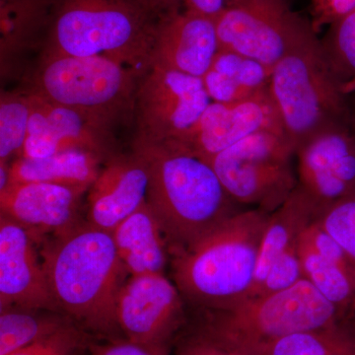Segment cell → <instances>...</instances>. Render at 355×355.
Wrapping results in <instances>:
<instances>
[{
  "mask_svg": "<svg viewBox=\"0 0 355 355\" xmlns=\"http://www.w3.org/2000/svg\"><path fill=\"white\" fill-rule=\"evenodd\" d=\"M352 127H354L355 130V111H352Z\"/></svg>",
  "mask_w": 355,
  "mask_h": 355,
  "instance_id": "obj_38",
  "label": "cell"
},
{
  "mask_svg": "<svg viewBox=\"0 0 355 355\" xmlns=\"http://www.w3.org/2000/svg\"><path fill=\"white\" fill-rule=\"evenodd\" d=\"M31 114L28 91L2 93L0 98V163L22 153Z\"/></svg>",
  "mask_w": 355,
  "mask_h": 355,
  "instance_id": "obj_26",
  "label": "cell"
},
{
  "mask_svg": "<svg viewBox=\"0 0 355 355\" xmlns=\"http://www.w3.org/2000/svg\"><path fill=\"white\" fill-rule=\"evenodd\" d=\"M272 71L253 58L219 50L202 79L211 102L231 103L268 90Z\"/></svg>",
  "mask_w": 355,
  "mask_h": 355,
  "instance_id": "obj_21",
  "label": "cell"
},
{
  "mask_svg": "<svg viewBox=\"0 0 355 355\" xmlns=\"http://www.w3.org/2000/svg\"><path fill=\"white\" fill-rule=\"evenodd\" d=\"M111 234L130 277L164 273L169 261V243L148 202L119 224Z\"/></svg>",
  "mask_w": 355,
  "mask_h": 355,
  "instance_id": "obj_18",
  "label": "cell"
},
{
  "mask_svg": "<svg viewBox=\"0 0 355 355\" xmlns=\"http://www.w3.org/2000/svg\"><path fill=\"white\" fill-rule=\"evenodd\" d=\"M98 340L78 324H69L11 355H91Z\"/></svg>",
  "mask_w": 355,
  "mask_h": 355,
  "instance_id": "obj_27",
  "label": "cell"
},
{
  "mask_svg": "<svg viewBox=\"0 0 355 355\" xmlns=\"http://www.w3.org/2000/svg\"><path fill=\"white\" fill-rule=\"evenodd\" d=\"M91 355H171V350L154 349L127 338H119L104 345L98 343Z\"/></svg>",
  "mask_w": 355,
  "mask_h": 355,
  "instance_id": "obj_34",
  "label": "cell"
},
{
  "mask_svg": "<svg viewBox=\"0 0 355 355\" xmlns=\"http://www.w3.org/2000/svg\"><path fill=\"white\" fill-rule=\"evenodd\" d=\"M347 318H349L350 321H352L355 326V300L354 304H352V308H350L349 315H347Z\"/></svg>",
  "mask_w": 355,
  "mask_h": 355,
  "instance_id": "obj_37",
  "label": "cell"
},
{
  "mask_svg": "<svg viewBox=\"0 0 355 355\" xmlns=\"http://www.w3.org/2000/svg\"><path fill=\"white\" fill-rule=\"evenodd\" d=\"M27 91L31 100V114L27 137L19 157L44 158L60 153L57 137L46 114L44 100L32 91Z\"/></svg>",
  "mask_w": 355,
  "mask_h": 355,
  "instance_id": "obj_28",
  "label": "cell"
},
{
  "mask_svg": "<svg viewBox=\"0 0 355 355\" xmlns=\"http://www.w3.org/2000/svg\"><path fill=\"white\" fill-rule=\"evenodd\" d=\"M210 102L200 77L153 64L137 89V135L150 139H181Z\"/></svg>",
  "mask_w": 355,
  "mask_h": 355,
  "instance_id": "obj_10",
  "label": "cell"
},
{
  "mask_svg": "<svg viewBox=\"0 0 355 355\" xmlns=\"http://www.w3.org/2000/svg\"><path fill=\"white\" fill-rule=\"evenodd\" d=\"M74 322L64 313L8 307L0 312V355H11Z\"/></svg>",
  "mask_w": 355,
  "mask_h": 355,
  "instance_id": "obj_23",
  "label": "cell"
},
{
  "mask_svg": "<svg viewBox=\"0 0 355 355\" xmlns=\"http://www.w3.org/2000/svg\"><path fill=\"white\" fill-rule=\"evenodd\" d=\"M334 36L340 57L355 70V10L336 23Z\"/></svg>",
  "mask_w": 355,
  "mask_h": 355,
  "instance_id": "obj_33",
  "label": "cell"
},
{
  "mask_svg": "<svg viewBox=\"0 0 355 355\" xmlns=\"http://www.w3.org/2000/svg\"><path fill=\"white\" fill-rule=\"evenodd\" d=\"M44 100L60 153L69 149H83L98 154L106 160L116 154L114 150V125L111 123L93 114Z\"/></svg>",
  "mask_w": 355,
  "mask_h": 355,
  "instance_id": "obj_22",
  "label": "cell"
},
{
  "mask_svg": "<svg viewBox=\"0 0 355 355\" xmlns=\"http://www.w3.org/2000/svg\"><path fill=\"white\" fill-rule=\"evenodd\" d=\"M266 355H355V326L347 318L327 328L294 334Z\"/></svg>",
  "mask_w": 355,
  "mask_h": 355,
  "instance_id": "obj_25",
  "label": "cell"
},
{
  "mask_svg": "<svg viewBox=\"0 0 355 355\" xmlns=\"http://www.w3.org/2000/svg\"><path fill=\"white\" fill-rule=\"evenodd\" d=\"M298 246L299 244L284 252L273 261L258 291L248 298L261 297L287 291L304 279Z\"/></svg>",
  "mask_w": 355,
  "mask_h": 355,
  "instance_id": "obj_30",
  "label": "cell"
},
{
  "mask_svg": "<svg viewBox=\"0 0 355 355\" xmlns=\"http://www.w3.org/2000/svg\"><path fill=\"white\" fill-rule=\"evenodd\" d=\"M216 26L219 50L246 55L272 70L315 31L287 0H229Z\"/></svg>",
  "mask_w": 355,
  "mask_h": 355,
  "instance_id": "obj_9",
  "label": "cell"
},
{
  "mask_svg": "<svg viewBox=\"0 0 355 355\" xmlns=\"http://www.w3.org/2000/svg\"><path fill=\"white\" fill-rule=\"evenodd\" d=\"M187 10L216 19L225 8L229 0H184Z\"/></svg>",
  "mask_w": 355,
  "mask_h": 355,
  "instance_id": "obj_35",
  "label": "cell"
},
{
  "mask_svg": "<svg viewBox=\"0 0 355 355\" xmlns=\"http://www.w3.org/2000/svg\"><path fill=\"white\" fill-rule=\"evenodd\" d=\"M153 8L158 10L159 12L166 10L167 12L172 10H176L178 6L184 0H146Z\"/></svg>",
  "mask_w": 355,
  "mask_h": 355,
  "instance_id": "obj_36",
  "label": "cell"
},
{
  "mask_svg": "<svg viewBox=\"0 0 355 355\" xmlns=\"http://www.w3.org/2000/svg\"><path fill=\"white\" fill-rule=\"evenodd\" d=\"M174 355H245L224 343L197 321H190L173 345Z\"/></svg>",
  "mask_w": 355,
  "mask_h": 355,
  "instance_id": "obj_29",
  "label": "cell"
},
{
  "mask_svg": "<svg viewBox=\"0 0 355 355\" xmlns=\"http://www.w3.org/2000/svg\"><path fill=\"white\" fill-rule=\"evenodd\" d=\"M355 10V0H312L311 15L313 29L319 32Z\"/></svg>",
  "mask_w": 355,
  "mask_h": 355,
  "instance_id": "obj_32",
  "label": "cell"
},
{
  "mask_svg": "<svg viewBox=\"0 0 355 355\" xmlns=\"http://www.w3.org/2000/svg\"><path fill=\"white\" fill-rule=\"evenodd\" d=\"M40 236L0 216V308L58 311L51 296L41 254ZM60 312V311H58Z\"/></svg>",
  "mask_w": 355,
  "mask_h": 355,
  "instance_id": "obj_14",
  "label": "cell"
},
{
  "mask_svg": "<svg viewBox=\"0 0 355 355\" xmlns=\"http://www.w3.org/2000/svg\"><path fill=\"white\" fill-rule=\"evenodd\" d=\"M106 159L83 149H69L44 158L14 159L9 184L46 183L88 191Z\"/></svg>",
  "mask_w": 355,
  "mask_h": 355,
  "instance_id": "obj_19",
  "label": "cell"
},
{
  "mask_svg": "<svg viewBox=\"0 0 355 355\" xmlns=\"http://www.w3.org/2000/svg\"><path fill=\"white\" fill-rule=\"evenodd\" d=\"M317 219L319 214L314 205L296 187L286 202L270 214L261 237L254 282L247 298L258 291L273 261L297 246L302 233Z\"/></svg>",
  "mask_w": 355,
  "mask_h": 355,
  "instance_id": "obj_20",
  "label": "cell"
},
{
  "mask_svg": "<svg viewBox=\"0 0 355 355\" xmlns=\"http://www.w3.org/2000/svg\"><path fill=\"white\" fill-rule=\"evenodd\" d=\"M148 173L141 159L114 154L104 163L88 190L86 222L112 233L147 202Z\"/></svg>",
  "mask_w": 355,
  "mask_h": 355,
  "instance_id": "obj_15",
  "label": "cell"
},
{
  "mask_svg": "<svg viewBox=\"0 0 355 355\" xmlns=\"http://www.w3.org/2000/svg\"><path fill=\"white\" fill-rule=\"evenodd\" d=\"M304 279L347 318L355 300L352 272L318 253L301 235L298 246Z\"/></svg>",
  "mask_w": 355,
  "mask_h": 355,
  "instance_id": "obj_24",
  "label": "cell"
},
{
  "mask_svg": "<svg viewBox=\"0 0 355 355\" xmlns=\"http://www.w3.org/2000/svg\"><path fill=\"white\" fill-rule=\"evenodd\" d=\"M86 191L58 184H9L0 191L1 216L39 236L62 234L81 224V200Z\"/></svg>",
  "mask_w": 355,
  "mask_h": 355,
  "instance_id": "obj_16",
  "label": "cell"
},
{
  "mask_svg": "<svg viewBox=\"0 0 355 355\" xmlns=\"http://www.w3.org/2000/svg\"><path fill=\"white\" fill-rule=\"evenodd\" d=\"M318 220L340 243L355 270V197L336 203Z\"/></svg>",
  "mask_w": 355,
  "mask_h": 355,
  "instance_id": "obj_31",
  "label": "cell"
},
{
  "mask_svg": "<svg viewBox=\"0 0 355 355\" xmlns=\"http://www.w3.org/2000/svg\"><path fill=\"white\" fill-rule=\"evenodd\" d=\"M116 321L123 336L133 343L172 350L188 323L184 299L164 273L130 277L116 301Z\"/></svg>",
  "mask_w": 355,
  "mask_h": 355,
  "instance_id": "obj_11",
  "label": "cell"
},
{
  "mask_svg": "<svg viewBox=\"0 0 355 355\" xmlns=\"http://www.w3.org/2000/svg\"><path fill=\"white\" fill-rule=\"evenodd\" d=\"M132 153L148 173L147 202L162 226L170 254L191 246L241 210L212 166L180 140L135 135Z\"/></svg>",
  "mask_w": 355,
  "mask_h": 355,
  "instance_id": "obj_1",
  "label": "cell"
},
{
  "mask_svg": "<svg viewBox=\"0 0 355 355\" xmlns=\"http://www.w3.org/2000/svg\"><path fill=\"white\" fill-rule=\"evenodd\" d=\"M159 13L146 0H65L44 53L102 55L146 73Z\"/></svg>",
  "mask_w": 355,
  "mask_h": 355,
  "instance_id": "obj_4",
  "label": "cell"
},
{
  "mask_svg": "<svg viewBox=\"0 0 355 355\" xmlns=\"http://www.w3.org/2000/svg\"><path fill=\"white\" fill-rule=\"evenodd\" d=\"M218 51L216 19L176 9L159 20L153 64L202 78Z\"/></svg>",
  "mask_w": 355,
  "mask_h": 355,
  "instance_id": "obj_17",
  "label": "cell"
},
{
  "mask_svg": "<svg viewBox=\"0 0 355 355\" xmlns=\"http://www.w3.org/2000/svg\"><path fill=\"white\" fill-rule=\"evenodd\" d=\"M53 237L41 256L58 310L96 338H125L116 301L128 273L111 233L84 221Z\"/></svg>",
  "mask_w": 355,
  "mask_h": 355,
  "instance_id": "obj_2",
  "label": "cell"
},
{
  "mask_svg": "<svg viewBox=\"0 0 355 355\" xmlns=\"http://www.w3.org/2000/svg\"><path fill=\"white\" fill-rule=\"evenodd\" d=\"M268 92L282 130L294 149L323 128L352 121L347 95L311 32L275 64Z\"/></svg>",
  "mask_w": 355,
  "mask_h": 355,
  "instance_id": "obj_6",
  "label": "cell"
},
{
  "mask_svg": "<svg viewBox=\"0 0 355 355\" xmlns=\"http://www.w3.org/2000/svg\"><path fill=\"white\" fill-rule=\"evenodd\" d=\"M347 319L307 279L287 291L247 298L220 310L200 311L196 321L245 355H266L294 334L318 330Z\"/></svg>",
  "mask_w": 355,
  "mask_h": 355,
  "instance_id": "obj_5",
  "label": "cell"
},
{
  "mask_svg": "<svg viewBox=\"0 0 355 355\" xmlns=\"http://www.w3.org/2000/svg\"><path fill=\"white\" fill-rule=\"evenodd\" d=\"M293 156L295 149L284 132L263 130L217 154L209 163L236 202L272 214L297 187Z\"/></svg>",
  "mask_w": 355,
  "mask_h": 355,
  "instance_id": "obj_8",
  "label": "cell"
},
{
  "mask_svg": "<svg viewBox=\"0 0 355 355\" xmlns=\"http://www.w3.org/2000/svg\"><path fill=\"white\" fill-rule=\"evenodd\" d=\"M144 74L102 55L44 53L28 90L46 101L116 125L135 114Z\"/></svg>",
  "mask_w": 355,
  "mask_h": 355,
  "instance_id": "obj_7",
  "label": "cell"
},
{
  "mask_svg": "<svg viewBox=\"0 0 355 355\" xmlns=\"http://www.w3.org/2000/svg\"><path fill=\"white\" fill-rule=\"evenodd\" d=\"M263 130L284 132L268 90L241 101L210 102L195 125L178 140L209 162L237 142Z\"/></svg>",
  "mask_w": 355,
  "mask_h": 355,
  "instance_id": "obj_13",
  "label": "cell"
},
{
  "mask_svg": "<svg viewBox=\"0 0 355 355\" xmlns=\"http://www.w3.org/2000/svg\"><path fill=\"white\" fill-rule=\"evenodd\" d=\"M270 214L240 210L171 256L173 279L198 311L220 310L247 298Z\"/></svg>",
  "mask_w": 355,
  "mask_h": 355,
  "instance_id": "obj_3",
  "label": "cell"
},
{
  "mask_svg": "<svg viewBox=\"0 0 355 355\" xmlns=\"http://www.w3.org/2000/svg\"><path fill=\"white\" fill-rule=\"evenodd\" d=\"M297 187L319 218L336 203L355 197V130L338 121L305 140L295 153Z\"/></svg>",
  "mask_w": 355,
  "mask_h": 355,
  "instance_id": "obj_12",
  "label": "cell"
}]
</instances>
